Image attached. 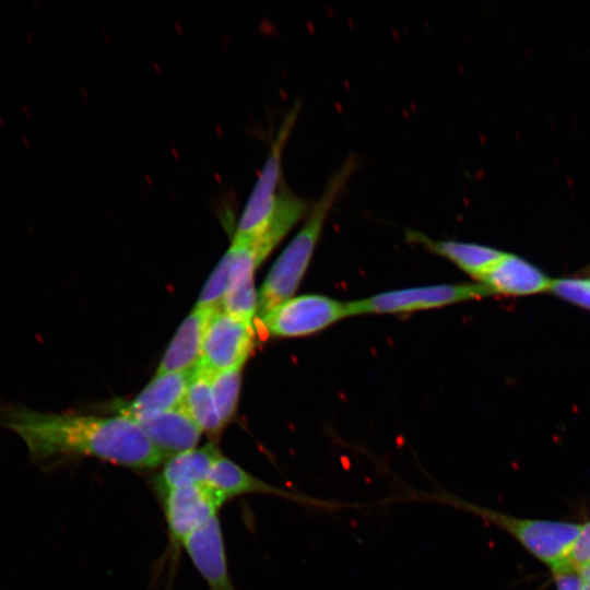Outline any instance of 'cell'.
I'll use <instances>...</instances> for the list:
<instances>
[{"instance_id": "1", "label": "cell", "mask_w": 590, "mask_h": 590, "mask_svg": "<svg viewBox=\"0 0 590 590\" xmlns=\"http://www.w3.org/2000/svg\"><path fill=\"white\" fill-rule=\"evenodd\" d=\"M0 425L16 433L39 463L69 456H90L133 469H153L165 456L130 418L40 412L0 404Z\"/></svg>"}, {"instance_id": "2", "label": "cell", "mask_w": 590, "mask_h": 590, "mask_svg": "<svg viewBox=\"0 0 590 590\" xmlns=\"http://www.w3.org/2000/svg\"><path fill=\"white\" fill-rule=\"evenodd\" d=\"M356 166V158L349 156L329 177L302 228L280 253L262 283L258 292V318L296 292L308 269L327 216Z\"/></svg>"}, {"instance_id": "3", "label": "cell", "mask_w": 590, "mask_h": 590, "mask_svg": "<svg viewBox=\"0 0 590 590\" xmlns=\"http://www.w3.org/2000/svg\"><path fill=\"white\" fill-rule=\"evenodd\" d=\"M414 499L441 503L471 512L512 535L533 556L560 569L581 530L580 524L540 519H520L475 505L445 491L417 493Z\"/></svg>"}, {"instance_id": "4", "label": "cell", "mask_w": 590, "mask_h": 590, "mask_svg": "<svg viewBox=\"0 0 590 590\" xmlns=\"http://www.w3.org/2000/svg\"><path fill=\"white\" fill-rule=\"evenodd\" d=\"M493 295L482 283L438 284L388 291L346 302L347 316L404 314Z\"/></svg>"}, {"instance_id": "5", "label": "cell", "mask_w": 590, "mask_h": 590, "mask_svg": "<svg viewBox=\"0 0 590 590\" xmlns=\"http://www.w3.org/2000/svg\"><path fill=\"white\" fill-rule=\"evenodd\" d=\"M347 317L346 302L306 294L291 297L259 317L268 337L294 338L319 332Z\"/></svg>"}, {"instance_id": "6", "label": "cell", "mask_w": 590, "mask_h": 590, "mask_svg": "<svg viewBox=\"0 0 590 590\" xmlns=\"http://www.w3.org/2000/svg\"><path fill=\"white\" fill-rule=\"evenodd\" d=\"M253 326L222 308L214 310L206 322L198 367L210 376L244 366L253 346Z\"/></svg>"}, {"instance_id": "7", "label": "cell", "mask_w": 590, "mask_h": 590, "mask_svg": "<svg viewBox=\"0 0 590 590\" xmlns=\"http://www.w3.org/2000/svg\"><path fill=\"white\" fill-rule=\"evenodd\" d=\"M172 543L181 545L193 531L217 516L225 497L209 484L175 488L162 496Z\"/></svg>"}, {"instance_id": "8", "label": "cell", "mask_w": 590, "mask_h": 590, "mask_svg": "<svg viewBox=\"0 0 590 590\" xmlns=\"http://www.w3.org/2000/svg\"><path fill=\"white\" fill-rule=\"evenodd\" d=\"M206 484L222 494L225 499L245 494H264L278 496L293 503L321 509H338L343 505L326 502L300 493L290 492L269 484L221 455L215 461Z\"/></svg>"}, {"instance_id": "9", "label": "cell", "mask_w": 590, "mask_h": 590, "mask_svg": "<svg viewBox=\"0 0 590 590\" xmlns=\"http://www.w3.org/2000/svg\"><path fill=\"white\" fill-rule=\"evenodd\" d=\"M181 546L205 580L209 590H236L228 574L223 533L217 516L188 535Z\"/></svg>"}, {"instance_id": "10", "label": "cell", "mask_w": 590, "mask_h": 590, "mask_svg": "<svg viewBox=\"0 0 590 590\" xmlns=\"http://www.w3.org/2000/svg\"><path fill=\"white\" fill-rule=\"evenodd\" d=\"M130 420L166 459L196 448L202 435L200 427L182 406Z\"/></svg>"}, {"instance_id": "11", "label": "cell", "mask_w": 590, "mask_h": 590, "mask_svg": "<svg viewBox=\"0 0 590 590\" xmlns=\"http://www.w3.org/2000/svg\"><path fill=\"white\" fill-rule=\"evenodd\" d=\"M552 279L528 260L506 252L483 276L493 295L526 296L550 291Z\"/></svg>"}, {"instance_id": "12", "label": "cell", "mask_w": 590, "mask_h": 590, "mask_svg": "<svg viewBox=\"0 0 590 590\" xmlns=\"http://www.w3.org/2000/svg\"><path fill=\"white\" fill-rule=\"evenodd\" d=\"M193 370L155 374L135 398L118 403V415L134 418L181 406Z\"/></svg>"}, {"instance_id": "13", "label": "cell", "mask_w": 590, "mask_h": 590, "mask_svg": "<svg viewBox=\"0 0 590 590\" xmlns=\"http://www.w3.org/2000/svg\"><path fill=\"white\" fill-rule=\"evenodd\" d=\"M213 311L197 307L191 310L166 347L155 374L190 371L199 365L205 326Z\"/></svg>"}, {"instance_id": "14", "label": "cell", "mask_w": 590, "mask_h": 590, "mask_svg": "<svg viewBox=\"0 0 590 590\" xmlns=\"http://www.w3.org/2000/svg\"><path fill=\"white\" fill-rule=\"evenodd\" d=\"M221 455L219 448L210 442L167 458L155 479L160 496L175 488L206 483Z\"/></svg>"}, {"instance_id": "15", "label": "cell", "mask_w": 590, "mask_h": 590, "mask_svg": "<svg viewBox=\"0 0 590 590\" xmlns=\"http://www.w3.org/2000/svg\"><path fill=\"white\" fill-rule=\"evenodd\" d=\"M408 236L432 252L448 259L479 281L506 253L499 249L480 244L457 240H433L417 232H408Z\"/></svg>"}, {"instance_id": "16", "label": "cell", "mask_w": 590, "mask_h": 590, "mask_svg": "<svg viewBox=\"0 0 590 590\" xmlns=\"http://www.w3.org/2000/svg\"><path fill=\"white\" fill-rule=\"evenodd\" d=\"M181 406L202 433L216 436L222 432L224 424L214 401L210 375L198 366L193 370Z\"/></svg>"}, {"instance_id": "17", "label": "cell", "mask_w": 590, "mask_h": 590, "mask_svg": "<svg viewBox=\"0 0 590 590\" xmlns=\"http://www.w3.org/2000/svg\"><path fill=\"white\" fill-rule=\"evenodd\" d=\"M243 366L210 376L214 401L224 426L233 417L239 399Z\"/></svg>"}, {"instance_id": "18", "label": "cell", "mask_w": 590, "mask_h": 590, "mask_svg": "<svg viewBox=\"0 0 590 590\" xmlns=\"http://www.w3.org/2000/svg\"><path fill=\"white\" fill-rule=\"evenodd\" d=\"M222 309L253 326V319L258 311V293L255 288L253 276L228 284L222 302Z\"/></svg>"}, {"instance_id": "19", "label": "cell", "mask_w": 590, "mask_h": 590, "mask_svg": "<svg viewBox=\"0 0 590 590\" xmlns=\"http://www.w3.org/2000/svg\"><path fill=\"white\" fill-rule=\"evenodd\" d=\"M231 255L224 253L205 282L194 307L215 310L222 308L229 278Z\"/></svg>"}, {"instance_id": "20", "label": "cell", "mask_w": 590, "mask_h": 590, "mask_svg": "<svg viewBox=\"0 0 590 590\" xmlns=\"http://www.w3.org/2000/svg\"><path fill=\"white\" fill-rule=\"evenodd\" d=\"M550 291L571 304L590 310V283L582 279L553 280Z\"/></svg>"}, {"instance_id": "21", "label": "cell", "mask_w": 590, "mask_h": 590, "mask_svg": "<svg viewBox=\"0 0 590 590\" xmlns=\"http://www.w3.org/2000/svg\"><path fill=\"white\" fill-rule=\"evenodd\" d=\"M590 565V521L581 527V530L573 545L565 565L558 570L579 571ZM557 571V570H556Z\"/></svg>"}, {"instance_id": "22", "label": "cell", "mask_w": 590, "mask_h": 590, "mask_svg": "<svg viewBox=\"0 0 590 590\" xmlns=\"http://www.w3.org/2000/svg\"><path fill=\"white\" fill-rule=\"evenodd\" d=\"M557 590H583V582L579 571L557 570L554 571Z\"/></svg>"}, {"instance_id": "23", "label": "cell", "mask_w": 590, "mask_h": 590, "mask_svg": "<svg viewBox=\"0 0 590 590\" xmlns=\"http://www.w3.org/2000/svg\"><path fill=\"white\" fill-rule=\"evenodd\" d=\"M579 574L581 576L583 587L587 590H590V565L586 566L581 570H579Z\"/></svg>"}, {"instance_id": "24", "label": "cell", "mask_w": 590, "mask_h": 590, "mask_svg": "<svg viewBox=\"0 0 590 590\" xmlns=\"http://www.w3.org/2000/svg\"><path fill=\"white\" fill-rule=\"evenodd\" d=\"M585 272H586L587 274H590V264L585 269Z\"/></svg>"}, {"instance_id": "25", "label": "cell", "mask_w": 590, "mask_h": 590, "mask_svg": "<svg viewBox=\"0 0 590 590\" xmlns=\"http://www.w3.org/2000/svg\"><path fill=\"white\" fill-rule=\"evenodd\" d=\"M583 590H587V589L583 587Z\"/></svg>"}, {"instance_id": "26", "label": "cell", "mask_w": 590, "mask_h": 590, "mask_svg": "<svg viewBox=\"0 0 590 590\" xmlns=\"http://www.w3.org/2000/svg\"><path fill=\"white\" fill-rule=\"evenodd\" d=\"M589 283H590V280H589Z\"/></svg>"}]
</instances>
